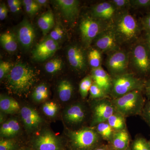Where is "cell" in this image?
<instances>
[{"mask_svg":"<svg viewBox=\"0 0 150 150\" xmlns=\"http://www.w3.org/2000/svg\"><path fill=\"white\" fill-rule=\"evenodd\" d=\"M92 110V127L101 122L107 121L115 112L111 99L109 98L94 100Z\"/></svg>","mask_w":150,"mask_h":150,"instance_id":"8","label":"cell"},{"mask_svg":"<svg viewBox=\"0 0 150 150\" xmlns=\"http://www.w3.org/2000/svg\"><path fill=\"white\" fill-rule=\"evenodd\" d=\"M92 78L93 82L99 86L109 95L112 85V77L100 67L91 70Z\"/></svg>","mask_w":150,"mask_h":150,"instance_id":"18","label":"cell"},{"mask_svg":"<svg viewBox=\"0 0 150 150\" xmlns=\"http://www.w3.org/2000/svg\"><path fill=\"white\" fill-rule=\"evenodd\" d=\"M35 1L40 7L46 6L48 3V1L47 0H35Z\"/></svg>","mask_w":150,"mask_h":150,"instance_id":"49","label":"cell"},{"mask_svg":"<svg viewBox=\"0 0 150 150\" xmlns=\"http://www.w3.org/2000/svg\"><path fill=\"white\" fill-rule=\"evenodd\" d=\"M131 61L137 71L143 75L150 72V51L145 43L134 46L131 54Z\"/></svg>","mask_w":150,"mask_h":150,"instance_id":"7","label":"cell"},{"mask_svg":"<svg viewBox=\"0 0 150 150\" xmlns=\"http://www.w3.org/2000/svg\"><path fill=\"white\" fill-rule=\"evenodd\" d=\"M63 16L68 21L74 22L79 12L80 2L77 0H56L54 1Z\"/></svg>","mask_w":150,"mask_h":150,"instance_id":"14","label":"cell"},{"mask_svg":"<svg viewBox=\"0 0 150 150\" xmlns=\"http://www.w3.org/2000/svg\"><path fill=\"white\" fill-rule=\"evenodd\" d=\"M58 92L60 100L63 102H67L72 96L74 87L69 81H61L58 85Z\"/></svg>","mask_w":150,"mask_h":150,"instance_id":"25","label":"cell"},{"mask_svg":"<svg viewBox=\"0 0 150 150\" xmlns=\"http://www.w3.org/2000/svg\"><path fill=\"white\" fill-rule=\"evenodd\" d=\"M119 12L127 11V9L131 6L130 0H111L110 1Z\"/></svg>","mask_w":150,"mask_h":150,"instance_id":"37","label":"cell"},{"mask_svg":"<svg viewBox=\"0 0 150 150\" xmlns=\"http://www.w3.org/2000/svg\"><path fill=\"white\" fill-rule=\"evenodd\" d=\"M18 150H32L29 148V149H28V148H22L21 149H20Z\"/></svg>","mask_w":150,"mask_h":150,"instance_id":"50","label":"cell"},{"mask_svg":"<svg viewBox=\"0 0 150 150\" xmlns=\"http://www.w3.org/2000/svg\"><path fill=\"white\" fill-rule=\"evenodd\" d=\"M103 21L86 17L82 20L80 24V30L82 40L86 46H89L98 35L106 29Z\"/></svg>","mask_w":150,"mask_h":150,"instance_id":"6","label":"cell"},{"mask_svg":"<svg viewBox=\"0 0 150 150\" xmlns=\"http://www.w3.org/2000/svg\"><path fill=\"white\" fill-rule=\"evenodd\" d=\"M22 2L15 5L9 7L12 13H16L19 11L21 9V4Z\"/></svg>","mask_w":150,"mask_h":150,"instance_id":"46","label":"cell"},{"mask_svg":"<svg viewBox=\"0 0 150 150\" xmlns=\"http://www.w3.org/2000/svg\"><path fill=\"white\" fill-rule=\"evenodd\" d=\"M67 57L71 66L75 70L82 71L86 68V58L83 49L77 45L70 46L67 51Z\"/></svg>","mask_w":150,"mask_h":150,"instance_id":"16","label":"cell"},{"mask_svg":"<svg viewBox=\"0 0 150 150\" xmlns=\"http://www.w3.org/2000/svg\"><path fill=\"white\" fill-rule=\"evenodd\" d=\"M131 6L137 8L150 7V0H130Z\"/></svg>","mask_w":150,"mask_h":150,"instance_id":"40","label":"cell"},{"mask_svg":"<svg viewBox=\"0 0 150 150\" xmlns=\"http://www.w3.org/2000/svg\"><path fill=\"white\" fill-rule=\"evenodd\" d=\"M21 148L13 139H2L0 141V150H18Z\"/></svg>","mask_w":150,"mask_h":150,"instance_id":"34","label":"cell"},{"mask_svg":"<svg viewBox=\"0 0 150 150\" xmlns=\"http://www.w3.org/2000/svg\"><path fill=\"white\" fill-rule=\"evenodd\" d=\"M118 12L114 6L110 1L103 2L94 6L92 8V17L102 21H111Z\"/></svg>","mask_w":150,"mask_h":150,"instance_id":"15","label":"cell"},{"mask_svg":"<svg viewBox=\"0 0 150 150\" xmlns=\"http://www.w3.org/2000/svg\"><path fill=\"white\" fill-rule=\"evenodd\" d=\"M144 90V91L145 94L147 97L149 101H150V77L145 81Z\"/></svg>","mask_w":150,"mask_h":150,"instance_id":"44","label":"cell"},{"mask_svg":"<svg viewBox=\"0 0 150 150\" xmlns=\"http://www.w3.org/2000/svg\"><path fill=\"white\" fill-rule=\"evenodd\" d=\"M145 81L131 73H125L112 78L110 95L116 99L136 90H144Z\"/></svg>","mask_w":150,"mask_h":150,"instance_id":"5","label":"cell"},{"mask_svg":"<svg viewBox=\"0 0 150 150\" xmlns=\"http://www.w3.org/2000/svg\"><path fill=\"white\" fill-rule=\"evenodd\" d=\"M93 81L91 76L84 78L79 84V92L81 97L85 98L88 96Z\"/></svg>","mask_w":150,"mask_h":150,"instance_id":"30","label":"cell"},{"mask_svg":"<svg viewBox=\"0 0 150 150\" xmlns=\"http://www.w3.org/2000/svg\"><path fill=\"white\" fill-rule=\"evenodd\" d=\"M49 92L47 86L45 84L41 83L37 86L33 90L32 98L36 102H41L45 101L48 98Z\"/></svg>","mask_w":150,"mask_h":150,"instance_id":"28","label":"cell"},{"mask_svg":"<svg viewBox=\"0 0 150 150\" xmlns=\"http://www.w3.org/2000/svg\"><path fill=\"white\" fill-rule=\"evenodd\" d=\"M8 13V9L4 3L1 4L0 6V19L1 21L4 20L7 16Z\"/></svg>","mask_w":150,"mask_h":150,"instance_id":"43","label":"cell"},{"mask_svg":"<svg viewBox=\"0 0 150 150\" xmlns=\"http://www.w3.org/2000/svg\"><path fill=\"white\" fill-rule=\"evenodd\" d=\"M93 150H113V149L111 146L107 143L106 144H103Z\"/></svg>","mask_w":150,"mask_h":150,"instance_id":"45","label":"cell"},{"mask_svg":"<svg viewBox=\"0 0 150 150\" xmlns=\"http://www.w3.org/2000/svg\"><path fill=\"white\" fill-rule=\"evenodd\" d=\"M87 59L89 64L92 69L101 67L102 55L101 51L97 48L92 49L89 52Z\"/></svg>","mask_w":150,"mask_h":150,"instance_id":"29","label":"cell"},{"mask_svg":"<svg viewBox=\"0 0 150 150\" xmlns=\"http://www.w3.org/2000/svg\"><path fill=\"white\" fill-rule=\"evenodd\" d=\"M109 25L121 42L130 43L139 37L141 28L136 19L127 11L119 12Z\"/></svg>","mask_w":150,"mask_h":150,"instance_id":"2","label":"cell"},{"mask_svg":"<svg viewBox=\"0 0 150 150\" xmlns=\"http://www.w3.org/2000/svg\"><path fill=\"white\" fill-rule=\"evenodd\" d=\"M97 49L103 52H113L119 49L120 42L115 33L109 25L94 40Z\"/></svg>","mask_w":150,"mask_h":150,"instance_id":"10","label":"cell"},{"mask_svg":"<svg viewBox=\"0 0 150 150\" xmlns=\"http://www.w3.org/2000/svg\"><path fill=\"white\" fill-rule=\"evenodd\" d=\"M20 130V126L18 121L16 119H11L2 124L0 134L4 138H12L18 134Z\"/></svg>","mask_w":150,"mask_h":150,"instance_id":"21","label":"cell"},{"mask_svg":"<svg viewBox=\"0 0 150 150\" xmlns=\"http://www.w3.org/2000/svg\"><path fill=\"white\" fill-rule=\"evenodd\" d=\"M129 59V55L122 50H119L111 53L106 60V66L112 77L126 73Z\"/></svg>","mask_w":150,"mask_h":150,"instance_id":"9","label":"cell"},{"mask_svg":"<svg viewBox=\"0 0 150 150\" xmlns=\"http://www.w3.org/2000/svg\"><path fill=\"white\" fill-rule=\"evenodd\" d=\"M141 115L146 123L150 126V101H148L145 103Z\"/></svg>","mask_w":150,"mask_h":150,"instance_id":"41","label":"cell"},{"mask_svg":"<svg viewBox=\"0 0 150 150\" xmlns=\"http://www.w3.org/2000/svg\"><path fill=\"white\" fill-rule=\"evenodd\" d=\"M63 65V62L61 59L56 58L51 59L45 65V70L49 74H55L62 70Z\"/></svg>","mask_w":150,"mask_h":150,"instance_id":"32","label":"cell"},{"mask_svg":"<svg viewBox=\"0 0 150 150\" xmlns=\"http://www.w3.org/2000/svg\"><path fill=\"white\" fill-rule=\"evenodd\" d=\"M37 79L35 71L25 63H18L6 76V86L13 93L22 96L28 93Z\"/></svg>","mask_w":150,"mask_h":150,"instance_id":"1","label":"cell"},{"mask_svg":"<svg viewBox=\"0 0 150 150\" xmlns=\"http://www.w3.org/2000/svg\"><path fill=\"white\" fill-rule=\"evenodd\" d=\"M21 115L25 127L28 131L37 129L42 123V118L38 112L30 107L24 106L21 109Z\"/></svg>","mask_w":150,"mask_h":150,"instance_id":"17","label":"cell"},{"mask_svg":"<svg viewBox=\"0 0 150 150\" xmlns=\"http://www.w3.org/2000/svg\"><path fill=\"white\" fill-rule=\"evenodd\" d=\"M145 44L150 51V32H146L145 35Z\"/></svg>","mask_w":150,"mask_h":150,"instance_id":"47","label":"cell"},{"mask_svg":"<svg viewBox=\"0 0 150 150\" xmlns=\"http://www.w3.org/2000/svg\"><path fill=\"white\" fill-rule=\"evenodd\" d=\"M98 134L104 141L108 144L110 143L113 138L115 131L112 129L107 121L101 122L95 126Z\"/></svg>","mask_w":150,"mask_h":150,"instance_id":"26","label":"cell"},{"mask_svg":"<svg viewBox=\"0 0 150 150\" xmlns=\"http://www.w3.org/2000/svg\"><path fill=\"white\" fill-rule=\"evenodd\" d=\"M130 146L132 150H150L149 142L142 136H137Z\"/></svg>","mask_w":150,"mask_h":150,"instance_id":"33","label":"cell"},{"mask_svg":"<svg viewBox=\"0 0 150 150\" xmlns=\"http://www.w3.org/2000/svg\"><path fill=\"white\" fill-rule=\"evenodd\" d=\"M24 5L25 10L30 15L33 16L37 13L40 6L35 0H23L22 1Z\"/></svg>","mask_w":150,"mask_h":150,"instance_id":"35","label":"cell"},{"mask_svg":"<svg viewBox=\"0 0 150 150\" xmlns=\"http://www.w3.org/2000/svg\"><path fill=\"white\" fill-rule=\"evenodd\" d=\"M59 48L58 42L47 37L37 44L33 50V58L35 61H45L53 56Z\"/></svg>","mask_w":150,"mask_h":150,"instance_id":"12","label":"cell"},{"mask_svg":"<svg viewBox=\"0 0 150 150\" xmlns=\"http://www.w3.org/2000/svg\"><path fill=\"white\" fill-rule=\"evenodd\" d=\"M91 97L94 100L109 98V95L103 89L93 83L89 91Z\"/></svg>","mask_w":150,"mask_h":150,"instance_id":"31","label":"cell"},{"mask_svg":"<svg viewBox=\"0 0 150 150\" xmlns=\"http://www.w3.org/2000/svg\"><path fill=\"white\" fill-rule=\"evenodd\" d=\"M35 36L33 26L27 20H24L17 31V40L23 48L28 49L33 44Z\"/></svg>","mask_w":150,"mask_h":150,"instance_id":"13","label":"cell"},{"mask_svg":"<svg viewBox=\"0 0 150 150\" xmlns=\"http://www.w3.org/2000/svg\"><path fill=\"white\" fill-rule=\"evenodd\" d=\"M58 110L57 105L52 101L43 104L42 107L43 113L48 117H54L57 113Z\"/></svg>","mask_w":150,"mask_h":150,"instance_id":"36","label":"cell"},{"mask_svg":"<svg viewBox=\"0 0 150 150\" xmlns=\"http://www.w3.org/2000/svg\"><path fill=\"white\" fill-rule=\"evenodd\" d=\"M126 150H132V149H131V146H129V148H128V149H127Z\"/></svg>","mask_w":150,"mask_h":150,"instance_id":"51","label":"cell"},{"mask_svg":"<svg viewBox=\"0 0 150 150\" xmlns=\"http://www.w3.org/2000/svg\"><path fill=\"white\" fill-rule=\"evenodd\" d=\"M69 139V150H93L102 144L103 141L94 127L70 131Z\"/></svg>","mask_w":150,"mask_h":150,"instance_id":"3","label":"cell"},{"mask_svg":"<svg viewBox=\"0 0 150 150\" xmlns=\"http://www.w3.org/2000/svg\"><path fill=\"white\" fill-rule=\"evenodd\" d=\"M143 90H136L116 99H111L115 111L125 117L141 115L145 100Z\"/></svg>","mask_w":150,"mask_h":150,"instance_id":"4","label":"cell"},{"mask_svg":"<svg viewBox=\"0 0 150 150\" xmlns=\"http://www.w3.org/2000/svg\"><path fill=\"white\" fill-rule=\"evenodd\" d=\"M54 14L51 11L43 14L38 20V25L44 35L48 34L54 27Z\"/></svg>","mask_w":150,"mask_h":150,"instance_id":"22","label":"cell"},{"mask_svg":"<svg viewBox=\"0 0 150 150\" xmlns=\"http://www.w3.org/2000/svg\"><path fill=\"white\" fill-rule=\"evenodd\" d=\"M1 110L7 114H13L20 109L18 102L12 98L1 96L0 98Z\"/></svg>","mask_w":150,"mask_h":150,"instance_id":"23","label":"cell"},{"mask_svg":"<svg viewBox=\"0 0 150 150\" xmlns=\"http://www.w3.org/2000/svg\"><path fill=\"white\" fill-rule=\"evenodd\" d=\"M130 135L127 129L116 131L109 144L113 150H126L130 146Z\"/></svg>","mask_w":150,"mask_h":150,"instance_id":"20","label":"cell"},{"mask_svg":"<svg viewBox=\"0 0 150 150\" xmlns=\"http://www.w3.org/2000/svg\"><path fill=\"white\" fill-rule=\"evenodd\" d=\"M149 144L150 146V141H149Z\"/></svg>","mask_w":150,"mask_h":150,"instance_id":"52","label":"cell"},{"mask_svg":"<svg viewBox=\"0 0 150 150\" xmlns=\"http://www.w3.org/2000/svg\"><path fill=\"white\" fill-rule=\"evenodd\" d=\"M21 1H19V0H8L7 1L9 7H10L11 6H12L19 4V3H21Z\"/></svg>","mask_w":150,"mask_h":150,"instance_id":"48","label":"cell"},{"mask_svg":"<svg viewBox=\"0 0 150 150\" xmlns=\"http://www.w3.org/2000/svg\"><path fill=\"white\" fill-rule=\"evenodd\" d=\"M16 37L12 33L6 32L1 34L0 42L3 48L8 52H14L17 49Z\"/></svg>","mask_w":150,"mask_h":150,"instance_id":"24","label":"cell"},{"mask_svg":"<svg viewBox=\"0 0 150 150\" xmlns=\"http://www.w3.org/2000/svg\"><path fill=\"white\" fill-rule=\"evenodd\" d=\"M142 24L146 32H150V11L143 18Z\"/></svg>","mask_w":150,"mask_h":150,"instance_id":"42","label":"cell"},{"mask_svg":"<svg viewBox=\"0 0 150 150\" xmlns=\"http://www.w3.org/2000/svg\"><path fill=\"white\" fill-rule=\"evenodd\" d=\"M107 121L115 132L127 129L126 117L116 111L108 118Z\"/></svg>","mask_w":150,"mask_h":150,"instance_id":"27","label":"cell"},{"mask_svg":"<svg viewBox=\"0 0 150 150\" xmlns=\"http://www.w3.org/2000/svg\"><path fill=\"white\" fill-rule=\"evenodd\" d=\"M32 150H64L63 143L49 131H45L34 139L30 144Z\"/></svg>","mask_w":150,"mask_h":150,"instance_id":"11","label":"cell"},{"mask_svg":"<svg viewBox=\"0 0 150 150\" xmlns=\"http://www.w3.org/2000/svg\"><path fill=\"white\" fill-rule=\"evenodd\" d=\"M64 35V30L60 25L57 24L50 33L48 37L54 41L58 42L59 40H61L63 38Z\"/></svg>","mask_w":150,"mask_h":150,"instance_id":"38","label":"cell"},{"mask_svg":"<svg viewBox=\"0 0 150 150\" xmlns=\"http://www.w3.org/2000/svg\"><path fill=\"white\" fill-rule=\"evenodd\" d=\"M12 65L10 62L1 61L0 63V79L3 78L8 74L12 69Z\"/></svg>","mask_w":150,"mask_h":150,"instance_id":"39","label":"cell"},{"mask_svg":"<svg viewBox=\"0 0 150 150\" xmlns=\"http://www.w3.org/2000/svg\"><path fill=\"white\" fill-rule=\"evenodd\" d=\"M86 112L81 104L76 103L72 105L65 111V120L71 124H79L82 123L85 119Z\"/></svg>","mask_w":150,"mask_h":150,"instance_id":"19","label":"cell"}]
</instances>
